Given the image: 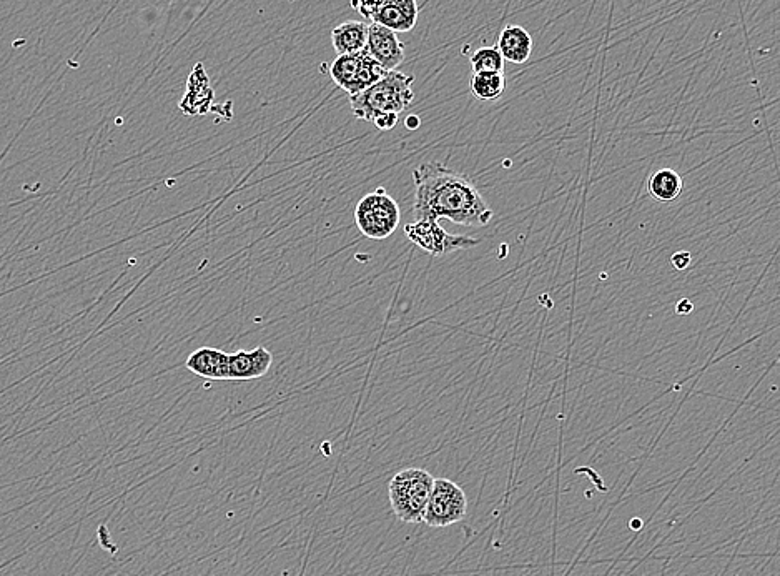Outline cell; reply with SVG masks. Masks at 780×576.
I'll return each instance as SVG.
<instances>
[{
    "label": "cell",
    "instance_id": "cell-15",
    "mask_svg": "<svg viewBox=\"0 0 780 576\" xmlns=\"http://www.w3.org/2000/svg\"><path fill=\"white\" fill-rule=\"evenodd\" d=\"M682 189L684 182L674 169L657 170L647 184L649 195L657 202H674L681 197Z\"/></svg>",
    "mask_w": 780,
    "mask_h": 576
},
{
    "label": "cell",
    "instance_id": "cell-2",
    "mask_svg": "<svg viewBox=\"0 0 780 576\" xmlns=\"http://www.w3.org/2000/svg\"><path fill=\"white\" fill-rule=\"evenodd\" d=\"M413 82V75H406L398 70L386 72L376 84L363 90L361 94L351 95V110L356 119L366 120L371 124L386 115H400L415 100Z\"/></svg>",
    "mask_w": 780,
    "mask_h": 576
},
{
    "label": "cell",
    "instance_id": "cell-11",
    "mask_svg": "<svg viewBox=\"0 0 780 576\" xmlns=\"http://www.w3.org/2000/svg\"><path fill=\"white\" fill-rule=\"evenodd\" d=\"M418 15L420 9L416 0H383L373 22L401 34L415 27Z\"/></svg>",
    "mask_w": 780,
    "mask_h": 576
},
{
    "label": "cell",
    "instance_id": "cell-18",
    "mask_svg": "<svg viewBox=\"0 0 780 576\" xmlns=\"http://www.w3.org/2000/svg\"><path fill=\"white\" fill-rule=\"evenodd\" d=\"M383 0H350V5L365 20L373 22Z\"/></svg>",
    "mask_w": 780,
    "mask_h": 576
},
{
    "label": "cell",
    "instance_id": "cell-8",
    "mask_svg": "<svg viewBox=\"0 0 780 576\" xmlns=\"http://www.w3.org/2000/svg\"><path fill=\"white\" fill-rule=\"evenodd\" d=\"M365 49L386 72L398 69L405 60V44L398 39L396 32L375 22L368 25Z\"/></svg>",
    "mask_w": 780,
    "mask_h": 576
},
{
    "label": "cell",
    "instance_id": "cell-6",
    "mask_svg": "<svg viewBox=\"0 0 780 576\" xmlns=\"http://www.w3.org/2000/svg\"><path fill=\"white\" fill-rule=\"evenodd\" d=\"M386 74L381 69L368 50L363 49L355 54L338 55L330 67V77L346 94L358 95Z\"/></svg>",
    "mask_w": 780,
    "mask_h": 576
},
{
    "label": "cell",
    "instance_id": "cell-12",
    "mask_svg": "<svg viewBox=\"0 0 780 576\" xmlns=\"http://www.w3.org/2000/svg\"><path fill=\"white\" fill-rule=\"evenodd\" d=\"M499 54L511 64H524L533 54V37L521 25L508 24L499 34Z\"/></svg>",
    "mask_w": 780,
    "mask_h": 576
},
{
    "label": "cell",
    "instance_id": "cell-17",
    "mask_svg": "<svg viewBox=\"0 0 780 576\" xmlns=\"http://www.w3.org/2000/svg\"><path fill=\"white\" fill-rule=\"evenodd\" d=\"M471 70L473 74H484V72H504V60L499 54L498 47L496 45H489V47H479L473 55H471Z\"/></svg>",
    "mask_w": 780,
    "mask_h": 576
},
{
    "label": "cell",
    "instance_id": "cell-16",
    "mask_svg": "<svg viewBox=\"0 0 780 576\" xmlns=\"http://www.w3.org/2000/svg\"><path fill=\"white\" fill-rule=\"evenodd\" d=\"M471 94L474 99L481 102H494L504 94L506 89V80L501 72H484V74H473L471 77Z\"/></svg>",
    "mask_w": 780,
    "mask_h": 576
},
{
    "label": "cell",
    "instance_id": "cell-7",
    "mask_svg": "<svg viewBox=\"0 0 780 576\" xmlns=\"http://www.w3.org/2000/svg\"><path fill=\"white\" fill-rule=\"evenodd\" d=\"M405 235L416 247L433 257H443L453 254L456 250L471 249L479 244V239L468 235L448 234L435 220H415L406 224Z\"/></svg>",
    "mask_w": 780,
    "mask_h": 576
},
{
    "label": "cell",
    "instance_id": "cell-14",
    "mask_svg": "<svg viewBox=\"0 0 780 576\" xmlns=\"http://www.w3.org/2000/svg\"><path fill=\"white\" fill-rule=\"evenodd\" d=\"M368 40V25L365 22H343L331 32V44L336 54H355L365 49Z\"/></svg>",
    "mask_w": 780,
    "mask_h": 576
},
{
    "label": "cell",
    "instance_id": "cell-3",
    "mask_svg": "<svg viewBox=\"0 0 780 576\" xmlns=\"http://www.w3.org/2000/svg\"><path fill=\"white\" fill-rule=\"evenodd\" d=\"M435 478L423 468H405L388 485L391 510L403 523H421Z\"/></svg>",
    "mask_w": 780,
    "mask_h": 576
},
{
    "label": "cell",
    "instance_id": "cell-19",
    "mask_svg": "<svg viewBox=\"0 0 780 576\" xmlns=\"http://www.w3.org/2000/svg\"><path fill=\"white\" fill-rule=\"evenodd\" d=\"M691 260L692 255L686 252V250H681V252H676V254L672 255L671 264L676 270H686L691 265Z\"/></svg>",
    "mask_w": 780,
    "mask_h": 576
},
{
    "label": "cell",
    "instance_id": "cell-21",
    "mask_svg": "<svg viewBox=\"0 0 780 576\" xmlns=\"http://www.w3.org/2000/svg\"><path fill=\"white\" fill-rule=\"evenodd\" d=\"M418 125H420V119L416 117V115H411V117H408L406 119V127L411 130L418 129Z\"/></svg>",
    "mask_w": 780,
    "mask_h": 576
},
{
    "label": "cell",
    "instance_id": "cell-5",
    "mask_svg": "<svg viewBox=\"0 0 780 576\" xmlns=\"http://www.w3.org/2000/svg\"><path fill=\"white\" fill-rule=\"evenodd\" d=\"M466 513L468 498L465 490L448 478H435L423 523L431 528H446L465 520Z\"/></svg>",
    "mask_w": 780,
    "mask_h": 576
},
{
    "label": "cell",
    "instance_id": "cell-1",
    "mask_svg": "<svg viewBox=\"0 0 780 576\" xmlns=\"http://www.w3.org/2000/svg\"><path fill=\"white\" fill-rule=\"evenodd\" d=\"M415 220L448 219L465 227H484L493 219V209L468 175L430 162L413 170Z\"/></svg>",
    "mask_w": 780,
    "mask_h": 576
},
{
    "label": "cell",
    "instance_id": "cell-9",
    "mask_svg": "<svg viewBox=\"0 0 780 576\" xmlns=\"http://www.w3.org/2000/svg\"><path fill=\"white\" fill-rule=\"evenodd\" d=\"M273 355L265 347L253 348V350H238L228 353V380L232 382H248L257 380L270 372Z\"/></svg>",
    "mask_w": 780,
    "mask_h": 576
},
{
    "label": "cell",
    "instance_id": "cell-20",
    "mask_svg": "<svg viewBox=\"0 0 780 576\" xmlns=\"http://www.w3.org/2000/svg\"><path fill=\"white\" fill-rule=\"evenodd\" d=\"M694 310V303L691 302V300H687V298H682V300H679L676 305V313L677 315H689V313Z\"/></svg>",
    "mask_w": 780,
    "mask_h": 576
},
{
    "label": "cell",
    "instance_id": "cell-4",
    "mask_svg": "<svg viewBox=\"0 0 780 576\" xmlns=\"http://www.w3.org/2000/svg\"><path fill=\"white\" fill-rule=\"evenodd\" d=\"M355 222L366 239H388L400 227V205L380 187L361 197L355 207Z\"/></svg>",
    "mask_w": 780,
    "mask_h": 576
},
{
    "label": "cell",
    "instance_id": "cell-13",
    "mask_svg": "<svg viewBox=\"0 0 780 576\" xmlns=\"http://www.w3.org/2000/svg\"><path fill=\"white\" fill-rule=\"evenodd\" d=\"M185 367L198 377L228 380V353L218 348L202 347L190 353Z\"/></svg>",
    "mask_w": 780,
    "mask_h": 576
},
{
    "label": "cell",
    "instance_id": "cell-10",
    "mask_svg": "<svg viewBox=\"0 0 780 576\" xmlns=\"http://www.w3.org/2000/svg\"><path fill=\"white\" fill-rule=\"evenodd\" d=\"M213 102H215V92L205 67L203 64H197L188 77L187 94L183 95L178 107L187 117H198V115H207L213 109Z\"/></svg>",
    "mask_w": 780,
    "mask_h": 576
}]
</instances>
